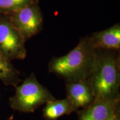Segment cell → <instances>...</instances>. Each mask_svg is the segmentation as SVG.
Here are the masks:
<instances>
[{
    "mask_svg": "<svg viewBox=\"0 0 120 120\" xmlns=\"http://www.w3.org/2000/svg\"><path fill=\"white\" fill-rule=\"evenodd\" d=\"M96 55V49L92 46L89 36H87L81 39L67 55L52 58L49 64V71L67 82L87 79L94 68Z\"/></svg>",
    "mask_w": 120,
    "mask_h": 120,
    "instance_id": "obj_1",
    "label": "cell"
},
{
    "mask_svg": "<svg viewBox=\"0 0 120 120\" xmlns=\"http://www.w3.org/2000/svg\"><path fill=\"white\" fill-rule=\"evenodd\" d=\"M97 55L94 68L87 80L92 88L94 99L118 97L120 82V58L112 52H100Z\"/></svg>",
    "mask_w": 120,
    "mask_h": 120,
    "instance_id": "obj_2",
    "label": "cell"
},
{
    "mask_svg": "<svg viewBox=\"0 0 120 120\" xmlns=\"http://www.w3.org/2000/svg\"><path fill=\"white\" fill-rule=\"evenodd\" d=\"M15 87V94L10 98V105L18 111L34 112L40 106L55 99L47 88L39 83L34 73Z\"/></svg>",
    "mask_w": 120,
    "mask_h": 120,
    "instance_id": "obj_3",
    "label": "cell"
},
{
    "mask_svg": "<svg viewBox=\"0 0 120 120\" xmlns=\"http://www.w3.org/2000/svg\"><path fill=\"white\" fill-rule=\"evenodd\" d=\"M25 43L10 18L0 17V53L10 61L23 60L27 54Z\"/></svg>",
    "mask_w": 120,
    "mask_h": 120,
    "instance_id": "obj_4",
    "label": "cell"
},
{
    "mask_svg": "<svg viewBox=\"0 0 120 120\" xmlns=\"http://www.w3.org/2000/svg\"><path fill=\"white\" fill-rule=\"evenodd\" d=\"M10 19L25 41L37 34L42 28L43 15L38 3L31 4L12 13Z\"/></svg>",
    "mask_w": 120,
    "mask_h": 120,
    "instance_id": "obj_5",
    "label": "cell"
},
{
    "mask_svg": "<svg viewBox=\"0 0 120 120\" xmlns=\"http://www.w3.org/2000/svg\"><path fill=\"white\" fill-rule=\"evenodd\" d=\"M119 97L114 98L94 99L81 112L79 120H107L117 113Z\"/></svg>",
    "mask_w": 120,
    "mask_h": 120,
    "instance_id": "obj_6",
    "label": "cell"
},
{
    "mask_svg": "<svg viewBox=\"0 0 120 120\" xmlns=\"http://www.w3.org/2000/svg\"><path fill=\"white\" fill-rule=\"evenodd\" d=\"M67 98L72 103L75 111L79 108H86L94 100L91 85L87 79L67 82Z\"/></svg>",
    "mask_w": 120,
    "mask_h": 120,
    "instance_id": "obj_7",
    "label": "cell"
},
{
    "mask_svg": "<svg viewBox=\"0 0 120 120\" xmlns=\"http://www.w3.org/2000/svg\"><path fill=\"white\" fill-rule=\"evenodd\" d=\"M96 49H119L120 48V25L116 23L107 29L94 32L89 36Z\"/></svg>",
    "mask_w": 120,
    "mask_h": 120,
    "instance_id": "obj_8",
    "label": "cell"
},
{
    "mask_svg": "<svg viewBox=\"0 0 120 120\" xmlns=\"http://www.w3.org/2000/svg\"><path fill=\"white\" fill-rule=\"evenodd\" d=\"M43 109V116L45 120H57L60 117L69 115L75 111L72 103L68 98L48 102Z\"/></svg>",
    "mask_w": 120,
    "mask_h": 120,
    "instance_id": "obj_9",
    "label": "cell"
},
{
    "mask_svg": "<svg viewBox=\"0 0 120 120\" xmlns=\"http://www.w3.org/2000/svg\"><path fill=\"white\" fill-rule=\"evenodd\" d=\"M0 80L6 86L16 87L21 81L19 72L15 68L11 61L0 53Z\"/></svg>",
    "mask_w": 120,
    "mask_h": 120,
    "instance_id": "obj_10",
    "label": "cell"
},
{
    "mask_svg": "<svg viewBox=\"0 0 120 120\" xmlns=\"http://www.w3.org/2000/svg\"><path fill=\"white\" fill-rule=\"evenodd\" d=\"M38 3V0H0V12L13 13L31 4Z\"/></svg>",
    "mask_w": 120,
    "mask_h": 120,
    "instance_id": "obj_11",
    "label": "cell"
},
{
    "mask_svg": "<svg viewBox=\"0 0 120 120\" xmlns=\"http://www.w3.org/2000/svg\"><path fill=\"white\" fill-rule=\"evenodd\" d=\"M107 120H119V118H118V113H115L113 116H112L111 117L109 118V119Z\"/></svg>",
    "mask_w": 120,
    "mask_h": 120,
    "instance_id": "obj_12",
    "label": "cell"
},
{
    "mask_svg": "<svg viewBox=\"0 0 120 120\" xmlns=\"http://www.w3.org/2000/svg\"><path fill=\"white\" fill-rule=\"evenodd\" d=\"M13 115H11V116H10L8 118H7L6 120H13Z\"/></svg>",
    "mask_w": 120,
    "mask_h": 120,
    "instance_id": "obj_13",
    "label": "cell"
}]
</instances>
